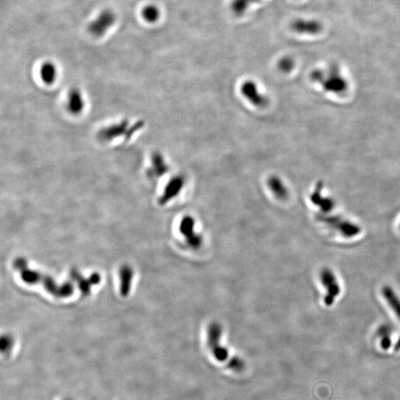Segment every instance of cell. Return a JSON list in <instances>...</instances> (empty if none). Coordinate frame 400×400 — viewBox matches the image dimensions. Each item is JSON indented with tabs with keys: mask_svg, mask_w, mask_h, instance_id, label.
I'll use <instances>...</instances> for the list:
<instances>
[{
	"mask_svg": "<svg viewBox=\"0 0 400 400\" xmlns=\"http://www.w3.org/2000/svg\"><path fill=\"white\" fill-rule=\"evenodd\" d=\"M14 265L17 269L20 270L21 278L25 283L41 284L50 294L58 298L68 297L73 294L74 286L72 283H65L60 286L50 276L29 269L27 266L26 261L23 259L19 258L16 260Z\"/></svg>",
	"mask_w": 400,
	"mask_h": 400,
	"instance_id": "obj_1",
	"label": "cell"
},
{
	"mask_svg": "<svg viewBox=\"0 0 400 400\" xmlns=\"http://www.w3.org/2000/svg\"><path fill=\"white\" fill-rule=\"evenodd\" d=\"M222 328L219 323H211L207 330V345L213 357L219 363H225L234 372H242L246 363L241 358L230 356L228 348L222 345Z\"/></svg>",
	"mask_w": 400,
	"mask_h": 400,
	"instance_id": "obj_2",
	"label": "cell"
},
{
	"mask_svg": "<svg viewBox=\"0 0 400 400\" xmlns=\"http://www.w3.org/2000/svg\"><path fill=\"white\" fill-rule=\"evenodd\" d=\"M318 220L327 225L331 229L336 230L346 238L354 237L361 232V229L357 225L338 217L319 215Z\"/></svg>",
	"mask_w": 400,
	"mask_h": 400,
	"instance_id": "obj_3",
	"label": "cell"
},
{
	"mask_svg": "<svg viewBox=\"0 0 400 400\" xmlns=\"http://www.w3.org/2000/svg\"><path fill=\"white\" fill-rule=\"evenodd\" d=\"M180 231L185 243L191 250H199L203 246V237L195 231V220L191 216H185L181 220Z\"/></svg>",
	"mask_w": 400,
	"mask_h": 400,
	"instance_id": "obj_4",
	"label": "cell"
},
{
	"mask_svg": "<svg viewBox=\"0 0 400 400\" xmlns=\"http://www.w3.org/2000/svg\"><path fill=\"white\" fill-rule=\"evenodd\" d=\"M320 280L322 284L326 289V294L324 297V302L327 306L334 304L336 298L340 295L341 288L337 277L332 270L324 268L320 273Z\"/></svg>",
	"mask_w": 400,
	"mask_h": 400,
	"instance_id": "obj_5",
	"label": "cell"
},
{
	"mask_svg": "<svg viewBox=\"0 0 400 400\" xmlns=\"http://www.w3.org/2000/svg\"><path fill=\"white\" fill-rule=\"evenodd\" d=\"M116 16L110 10H105L101 12L95 20L89 25V31L95 36H101L114 24Z\"/></svg>",
	"mask_w": 400,
	"mask_h": 400,
	"instance_id": "obj_6",
	"label": "cell"
},
{
	"mask_svg": "<svg viewBox=\"0 0 400 400\" xmlns=\"http://www.w3.org/2000/svg\"><path fill=\"white\" fill-rule=\"evenodd\" d=\"M241 93L246 100L257 108H263L268 105L267 97L261 94L257 84L251 80H248L242 85Z\"/></svg>",
	"mask_w": 400,
	"mask_h": 400,
	"instance_id": "obj_7",
	"label": "cell"
},
{
	"mask_svg": "<svg viewBox=\"0 0 400 400\" xmlns=\"http://www.w3.org/2000/svg\"><path fill=\"white\" fill-rule=\"evenodd\" d=\"M184 185H185V179H184L183 177L179 175L173 177L168 182L163 194H162L159 200H158L159 204L161 205V206H164V205L169 203L171 199H174V198L177 197L180 194V192L182 191Z\"/></svg>",
	"mask_w": 400,
	"mask_h": 400,
	"instance_id": "obj_8",
	"label": "cell"
},
{
	"mask_svg": "<svg viewBox=\"0 0 400 400\" xmlns=\"http://www.w3.org/2000/svg\"><path fill=\"white\" fill-rule=\"evenodd\" d=\"M323 25L316 20L298 19L291 23V28L300 34L316 35L323 30Z\"/></svg>",
	"mask_w": 400,
	"mask_h": 400,
	"instance_id": "obj_9",
	"label": "cell"
},
{
	"mask_svg": "<svg viewBox=\"0 0 400 400\" xmlns=\"http://www.w3.org/2000/svg\"><path fill=\"white\" fill-rule=\"evenodd\" d=\"M84 107V99L80 91L76 89H71L68 96V109L70 113L78 115L81 113Z\"/></svg>",
	"mask_w": 400,
	"mask_h": 400,
	"instance_id": "obj_10",
	"label": "cell"
},
{
	"mask_svg": "<svg viewBox=\"0 0 400 400\" xmlns=\"http://www.w3.org/2000/svg\"><path fill=\"white\" fill-rule=\"evenodd\" d=\"M71 275L73 279L77 282L80 291H81L82 294L84 295H88L90 293L91 286L98 284L100 282V275L97 273L91 275V277L88 278V279L83 278V276L77 272H72Z\"/></svg>",
	"mask_w": 400,
	"mask_h": 400,
	"instance_id": "obj_11",
	"label": "cell"
},
{
	"mask_svg": "<svg viewBox=\"0 0 400 400\" xmlns=\"http://www.w3.org/2000/svg\"><path fill=\"white\" fill-rule=\"evenodd\" d=\"M120 293L123 297H127L130 293L134 272L130 267L124 265L119 271Z\"/></svg>",
	"mask_w": 400,
	"mask_h": 400,
	"instance_id": "obj_12",
	"label": "cell"
},
{
	"mask_svg": "<svg viewBox=\"0 0 400 400\" xmlns=\"http://www.w3.org/2000/svg\"><path fill=\"white\" fill-rule=\"evenodd\" d=\"M382 296L393 310L396 316L400 319V298L394 290L390 286H385L382 290Z\"/></svg>",
	"mask_w": 400,
	"mask_h": 400,
	"instance_id": "obj_13",
	"label": "cell"
},
{
	"mask_svg": "<svg viewBox=\"0 0 400 400\" xmlns=\"http://www.w3.org/2000/svg\"><path fill=\"white\" fill-rule=\"evenodd\" d=\"M268 185L270 191L279 199H286L288 197V190L283 181L276 176H272L268 180Z\"/></svg>",
	"mask_w": 400,
	"mask_h": 400,
	"instance_id": "obj_14",
	"label": "cell"
},
{
	"mask_svg": "<svg viewBox=\"0 0 400 400\" xmlns=\"http://www.w3.org/2000/svg\"><path fill=\"white\" fill-rule=\"evenodd\" d=\"M57 68L50 62H45L40 68V76L43 83L52 85L57 79Z\"/></svg>",
	"mask_w": 400,
	"mask_h": 400,
	"instance_id": "obj_15",
	"label": "cell"
},
{
	"mask_svg": "<svg viewBox=\"0 0 400 400\" xmlns=\"http://www.w3.org/2000/svg\"><path fill=\"white\" fill-rule=\"evenodd\" d=\"M168 169L169 167L167 163L165 161L163 156L159 153H154L152 157L151 169H150L152 175L156 177H161L163 174L167 173Z\"/></svg>",
	"mask_w": 400,
	"mask_h": 400,
	"instance_id": "obj_16",
	"label": "cell"
},
{
	"mask_svg": "<svg viewBox=\"0 0 400 400\" xmlns=\"http://www.w3.org/2000/svg\"><path fill=\"white\" fill-rule=\"evenodd\" d=\"M127 122L121 123V124L116 125V126H110L108 129H105V131H102L100 133L101 138L104 140H112V139L116 138L122 134L123 131L126 130L127 127Z\"/></svg>",
	"mask_w": 400,
	"mask_h": 400,
	"instance_id": "obj_17",
	"label": "cell"
},
{
	"mask_svg": "<svg viewBox=\"0 0 400 400\" xmlns=\"http://www.w3.org/2000/svg\"><path fill=\"white\" fill-rule=\"evenodd\" d=\"M259 1L260 0H233L231 10L236 15L241 16L246 12L251 5Z\"/></svg>",
	"mask_w": 400,
	"mask_h": 400,
	"instance_id": "obj_18",
	"label": "cell"
},
{
	"mask_svg": "<svg viewBox=\"0 0 400 400\" xmlns=\"http://www.w3.org/2000/svg\"><path fill=\"white\" fill-rule=\"evenodd\" d=\"M142 14L144 20L150 23H153L159 20L160 12L157 7L153 6V5H150V6L144 8Z\"/></svg>",
	"mask_w": 400,
	"mask_h": 400,
	"instance_id": "obj_19",
	"label": "cell"
},
{
	"mask_svg": "<svg viewBox=\"0 0 400 400\" xmlns=\"http://www.w3.org/2000/svg\"><path fill=\"white\" fill-rule=\"evenodd\" d=\"M311 201L313 204L319 206L320 209L324 212H328L333 209V203L330 200L322 197L319 193H313L311 196Z\"/></svg>",
	"mask_w": 400,
	"mask_h": 400,
	"instance_id": "obj_20",
	"label": "cell"
},
{
	"mask_svg": "<svg viewBox=\"0 0 400 400\" xmlns=\"http://www.w3.org/2000/svg\"><path fill=\"white\" fill-rule=\"evenodd\" d=\"M294 66H295V62L289 57H283L278 63L279 69L283 73H290L291 70L294 69Z\"/></svg>",
	"mask_w": 400,
	"mask_h": 400,
	"instance_id": "obj_21",
	"label": "cell"
},
{
	"mask_svg": "<svg viewBox=\"0 0 400 400\" xmlns=\"http://www.w3.org/2000/svg\"><path fill=\"white\" fill-rule=\"evenodd\" d=\"M11 347H12V340H11V337H3L1 340L2 351H7V350H10Z\"/></svg>",
	"mask_w": 400,
	"mask_h": 400,
	"instance_id": "obj_22",
	"label": "cell"
},
{
	"mask_svg": "<svg viewBox=\"0 0 400 400\" xmlns=\"http://www.w3.org/2000/svg\"><path fill=\"white\" fill-rule=\"evenodd\" d=\"M392 334V328L390 326H381L378 330V335L380 336L381 338H383L385 337H390V334Z\"/></svg>",
	"mask_w": 400,
	"mask_h": 400,
	"instance_id": "obj_23",
	"label": "cell"
},
{
	"mask_svg": "<svg viewBox=\"0 0 400 400\" xmlns=\"http://www.w3.org/2000/svg\"><path fill=\"white\" fill-rule=\"evenodd\" d=\"M380 344L382 349H389L390 346H391L392 344V341L391 339H390V337H383V338H381Z\"/></svg>",
	"mask_w": 400,
	"mask_h": 400,
	"instance_id": "obj_24",
	"label": "cell"
},
{
	"mask_svg": "<svg viewBox=\"0 0 400 400\" xmlns=\"http://www.w3.org/2000/svg\"><path fill=\"white\" fill-rule=\"evenodd\" d=\"M394 350L395 351H399L400 350V337L398 340L396 341V343H395Z\"/></svg>",
	"mask_w": 400,
	"mask_h": 400,
	"instance_id": "obj_25",
	"label": "cell"
},
{
	"mask_svg": "<svg viewBox=\"0 0 400 400\" xmlns=\"http://www.w3.org/2000/svg\"><path fill=\"white\" fill-rule=\"evenodd\" d=\"M65 400H69V399H65Z\"/></svg>",
	"mask_w": 400,
	"mask_h": 400,
	"instance_id": "obj_26",
	"label": "cell"
}]
</instances>
